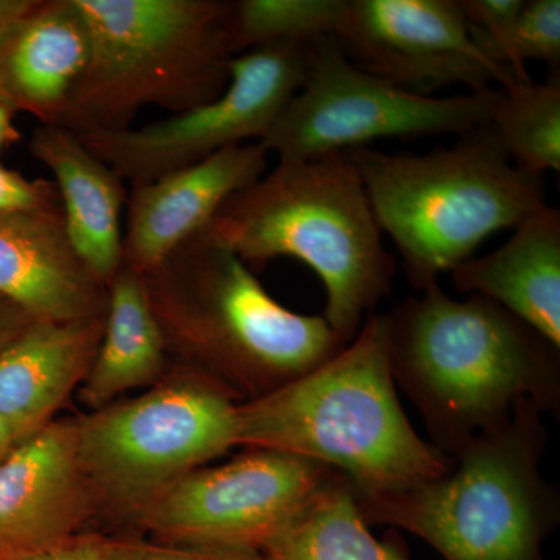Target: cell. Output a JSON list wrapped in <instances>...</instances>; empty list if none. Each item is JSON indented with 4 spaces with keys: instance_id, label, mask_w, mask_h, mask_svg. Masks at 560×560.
Instances as JSON below:
<instances>
[{
    "instance_id": "6da1fadb",
    "label": "cell",
    "mask_w": 560,
    "mask_h": 560,
    "mask_svg": "<svg viewBox=\"0 0 560 560\" xmlns=\"http://www.w3.org/2000/svg\"><path fill=\"white\" fill-rule=\"evenodd\" d=\"M386 334L394 382L451 458L521 400L559 412L560 348L488 298L452 300L434 283L386 315Z\"/></svg>"
},
{
    "instance_id": "7a4b0ae2",
    "label": "cell",
    "mask_w": 560,
    "mask_h": 560,
    "mask_svg": "<svg viewBox=\"0 0 560 560\" xmlns=\"http://www.w3.org/2000/svg\"><path fill=\"white\" fill-rule=\"evenodd\" d=\"M237 445L290 453L340 471L357 499H378L436 480L453 458L412 429L390 374L386 315L315 370L241 401Z\"/></svg>"
},
{
    "instance_id": "3957f363",
    "label": "cell",
    "mask_w": 560,
    "mask_h": 560,
    "mask_svg": "<svg viewBox=\"0 0 560 560\" xmlns=\"http://www.w3.org/2000/svg\"><path fill=\"white\" fill-rule=\"evenodd\" d=\"M143 280L168 353L237 399L296 381L346 346L324 316L283 307L206 228Z\"/></svg>"
},
{
    "instance_id": "277c9868",
    "label": "cell",
    "mask_w": 560,
    "mask_h": 560,
    "mask_svg": "<svg viewBox=\"0 0 560 560\" xmlns=\"http://www.w3.org/2000/svg\"><path fill=\"white\" fill-rule=\"evenodd\" d=\"M206 231L246 265L304 261L326 289L324 318L345 345L393 289L396 261L346 153L279 161L232 195Z\"/></svg>"
},
{
    "instance_id": "5b68a950",
    "label": "cell",
    "mask_w": 560,
    "mask_h": 560,
    "mask_svg": "<svg viewBox=\"0 0 560 560\" xmlns=\"http://www.w3.org/2000/svg\"><path fill=\"white\" fill-rule=\"evenodd\" d=\"M345 153L419 291L474 257L489 235L514 230L547 206L544 176L517 167L489 124L427 154L370 147Z\"/></svg>"
},
{
    "instance_id": "8992f818",
    "label": "cell",
    "mask_w": 560,
    "mask_h": 560,
    "mask_svg": "<svg viewBox=\"0 0 560 560\" xmlns=\"http://www.w3.org/2000/svg\"><path fill=\"white\" fill-rule=\"evenodd\" d=\"M533 400L470 441L447 474L378 499L359 500L368 523L408 530L445 560H544L559 522V492L540 463L548 433ZM357 497V495H355Z\"/></svg>"
},
{
    "instance_id": "52a82bcc",
    "label": "cell",
    "mask_w": 560,
    "mask_h": 560,
    "mask_svg": "<svg viewBox=\"0 0 560 560\" xmlns=\"http://www.w3.org/2000/svg\"><path fill=\"white\" fill-rule=\"evenodd\" d=\"M91 54L58 127L131 128L145 106L184 113L230 83V0H77Z\"/></svg>"
},
{
    "instance_id": "ba28073f",
    "label": "cell",
    "mask_w": 560,
    "mask_h": 560,
    "mask_svg": "<svg viewBox=\"0 0 560 560\" xmlns=\"http://www.w3.org/2000/svg\"><path fill=\"white\" fill-rule=\"evenodd\" d=\"M238 404L205 372L178 363L142 396L75 418L101 517L136 528L180 478L235 447Z\"/></svg>"
},
{
    "instance_id": "9c48e42d",
    "label": "cell",
    "mask_w": 560,
    "mask_h": 560,
    "mask_svg": "<svg viewBox=\"0 0 560 560\" xmlns=\"http://www.w3.org/2000/svg\"><path fill=\"white\" fill-rule=\"evenodd\" d=\"M500 90L420 95L350 62L331 38L313 44L311 69L259 142L279 161H308L377 139L464 135L489 124Z\"/></svg>"
},
{
    "instance_id": "30bf717a",
    "label": "cell",
    "mask_w": 560,
    "mask_h": 560,
    "mask_svg": "<svg viewBox=\"0 0 560 560\" xmlns=\"http://www.w3.org/2000/svg\"><path fill=\"white\" fill-rule=\"evenodd\" d=\"M315 43L272 44L237 55L226 90L198 108L139 128L77 136L131 187L230 147L259 142L304 86Z\"/></svg>"
},
{
    "instance_id": "8fae6325",
    "label": "cell",
    "mask_w": 560,
    "mask_h": 560,
    "mask_svg": "<svg viewBox=\"0 0 560 560\" xmlns=\"http://www.w3.org/2000/svg\"><path fill=\"white\" fill-rule=\"evenodd\" d=\"M334 469L290 453L249 448L173 485L136 528L151 540L264 550Z\"/></svg>"
},
{
    "instance_id": "7c38bea8",
    "label": "cell",
    "mask_w": 560,
    "mask_h": 560,
    "mask_svg": "<svg viewBox=\"0 0 560 560\" xmlns=\"http://www.w3.org/2000/svg\"><path fill=\"white\" fill-rule=\"evenodd\" d=\"M331 39L360 69L415 94L517 83L482 46L459 0H346Z\"/></svg>"
},
{
    "instance_id": "4fadbf2b",
    "label": "cell",
    "mask_w": 560,
    "mask_h": 560,
    "mask_svg": "<svg viewBox=\"0 0 560 560\" xmlns=\"http://www.w3.org/2000/svg\"><path fill=\"white\" fill-rule=\"evenodd\" d=\"M95 517L75 419H55L0 463V560L72 539Z\"/></svg>"
},
{
    "instance_id": "5bb4252c",
    "label": "cell",
    "mask_w": 560,
    "mask_h": 560,
    "mask_svg": "<svg viewBox=\"0 0 560 560\" xmlns=\"http://www.w3.org/2000/svg\"><path fill=\"white\" fill-rule=\"evenodd\" d=\"M268 154L260 142L241 143L149 184L132 186L124 265L140 275L158 267L180 243L205 230L232 195L265 175Z\"/></svg>"
},
{
    "instance_id": "9a60e30c",
    "label": "cell",
    "mask_w": 560,
    "mask_h": 560,
    "mask_svg": "<svg viewBox=\"0 0 560 560\" xmlns=\"http://www.w3.org/2000/svg\"><path fill=\"white\" fill-rule=\"evenodd\" d=\"M0 294L35 319L97 318L108 290L70 246L61 208L0 213Z\"/></svg>"
},
{
    "instance_id": "2e32d148",
    "label": "cell",
    "mask_w": 560,
    "mask_h": 560,
    "mask_svg": "<svg viewBox=\"0 0 560 560\" xmlns=\"http://www.w3.org/2000/svg\"><path fill=\"white\" fill-rule=\"evenodd\" d=\"M90 54L77 0H32L0 47V94L40 125H58Z\"/></svg>"
},
{
    "instance_id": "e0dca14e",
    "label": "cell",
    "mask_w": 560,
    "mask_h": 560,
    "mask_svg": "<svg viewBox=\"0 0 560 560\" xmlns=\"http://www.w3.org/2000/svg\"><path fill=\"white\" fill-rule=\"evenodd\" d=\"M105 315L32 320L0 352V416L20 442L54 422L84 382L101 346Z\"/></svg>"
},
{
    "instance_id": "ac0fdd59",
    "label": "cell",
    "mask_w": 560,
    "mask_h": 560,
    "mask_svg": "<svg viewBox=\"0 0 560 560\" xmlns=\"http://www.w3.org/2000/svg\"><path fill=\"white\" fill-rule=\"evenodd\" d=\"M28 151L54 175L70 246L92 278L108 289L124 265L121 210L125 180L98 160L75 132L40 125Z\"/></svg>"
},
{
    "instance_id": "d6986e66",
    "label": "cell",
    "mask_w": 560,
    "mask_h": 560,
    "mask_svg": "<svg viewBox=\"0 0 560 560\" xmlns=\"http://www.w3.org/2000/svg\"><path fill=\"white\" fill-rule=\"evenodd\" d=\"M452 272L463 293L497 302L560 348V212L545 206L504 245Z\"/></svg>"
},
{
    "instance_id": "ffe728a7",
    "label": "cell",
    "mask_w": 560,
    "mask_h": 560,
    "mask_svg": "<svg viewBox=\"0 0 560 560\" xmlns=\"http://www.w3.org/2000/svg\"><path fill=\"white\" fill-rule=\"evenodd\" d=\"M106 290L108 307L101 346L80 386V400L92 411L128 390L156 385L168 371L167 345L143 275L121 265Z\"/></svg>"
},
{
    "instance_id": "44dd1931",
    "label": "cell",
    "mask_w": 560,
    "mask_h": 560,
    "mask_svg": "<svg viewBox=\"0 0 560 560\" xmlns=\"http://www.w3.org/2000/svg\"><path fill=\"white\" fill-rule=\"evenodd\" d=\"M264 560H411L396 541L375 539L348 478L334 470Z\"/></svg>"
},
{
    "instance_id": "7402d4cb",
    "label": "cell",
    "mask_w": 560,
    "mask_h": 560,
    "mask_svg": "<svg viewBox=\"0 0 560 560\" xmlns=\"http://www.w3.org/2000/svg\"><path fill=\"white\" fill-rule=\"evenodd\" d=\"M489 127L517 167L544 176L560 172V79L500 90Z\"/></svg>"
},
{
    "instance_id": "603a6c76",
    "label": "cell",
    "mask_w": 560,
    "mask_h": 560,
    "mask_svg": "<svg viewBox=\"0 0 560 560\" xmlns=\"http://www.w3.org/2000/svg\"><path fill=\"white\" fill-rule=\"evenodd\" d=\"M346 0H237L231 2L228 40L234 57L272 44L334 38Z\"/></svg>"
},
{
    "instance_id": "cb8c5ba5",
    "label": "cell",
    "mask_w": 560,
    "mask_h": 560,
    "mask_svg": "<svg viewBox=\"0 0 560 560\" xmlns=\"http://www.w3.org/2000/svg\"><path fill=\"white\" fill-rule=\"evenodd\" d=\"M515 54L523 68L526 61L544 62L558 75L560 0H525L515 32Z\"/></svg>"
},
{
    "instance_id": "d4e9b609",
    "label": "cell",
    "mask_w": 560,
    "mask_h": 560,
    "mask_svg": "<svg viewBox=\"0 0 560 560\" xmlns=\"http://www.w3.org/2000/svg\"><path fill=\"white\" fill-rule=\"evenodd\" d=\"M113 541L116 560H264L253 548L171 544L135 536L113 537Z\"/></svg>"
},
{
    "instance_id": "484cf974",
    "label": "cell",
    "mask_w": 560,
    "mask_h": 560,
    "mask_svg": "<svg viewBox=\"0 0 560 560\" xmlns=\"http://www.w3.org/2000/svg\"><path fill=\"white\" fill-rule=\"evenodd\" d=\"M61 208L55 183L28 179L0 162V213Z\"/></svg>"
},
{
    "instance_id": "4316f807",
    "label": "cell",
    "mask_w": 560,
    "mask_h": 560,
    "mask_svg": "<svg viewBox=\"0 0 560 560\" xmlns=\"http://www.w3.org/2000/svg\"><path fill=\"white\" fill-rule=\"evenodd\" d=\"M10 560H116L113 537L81 533L46 550L28 552Z\"/></svg>"
},
{
    "instance_id": "83f0119b",
    "label": "cell",
    "mask_w": 560,
    "mask_h": 560,
    "mask_svg": "<svg viewBox=\"0 0 560 560\" xmlns=\"http://www.w3.org/2000/svg\"><path fill=\"white\" fill-rule=\"evenodd\" d=\"M35 320L31 313L24 311L16 302L0 294V352L16 340L22 330Z\"/></svg>"
},
{
    "instance_id": "f1b7e54d",
    "label": "cell",
    "mask_w": 560,
    "mask_h": 560,
    "mask_svg": "<svg viewBox=\"0 0 560 560\" xmlns=\"http://www.w3.org/2000/svg\"><path fill=\"white\" fill-rule=\"evenodd\" d=\"M20 113L5 95L0 94V151L22 139L21 131L14 125V117Z\"/></svg>"
},
{
    "instance_id": "f546056e",
    "label": "cell",
    "mask_w": 560,
    "mask_h": 560,
    "mask_svg": "<svg viewBox=\"0 0 560 560\" xmlns=\"http://www.w3.org/2000/svg\"><path fill=\"white\" fill-rule=\"evenodd\" d=\"M32 0H0V47L13 22L31 7Z\"/></svg>"
},
{
    "instance_id": "4dcf8cb0",
    "label": "cell",
    "mask_w": 560,
    "mask_h": 560,
    "mask_svg": "<svg viewBox=\"0 0 560 560\" xmlns=\"http://www.w3.org/2000/svg\"><path fill=\"white\" fill-rule=\"evenodd\" d=\"M20 444L16 433L11 429L10 423L0 416V463L14 451Z\"/></svg>"
}]
</instances>
